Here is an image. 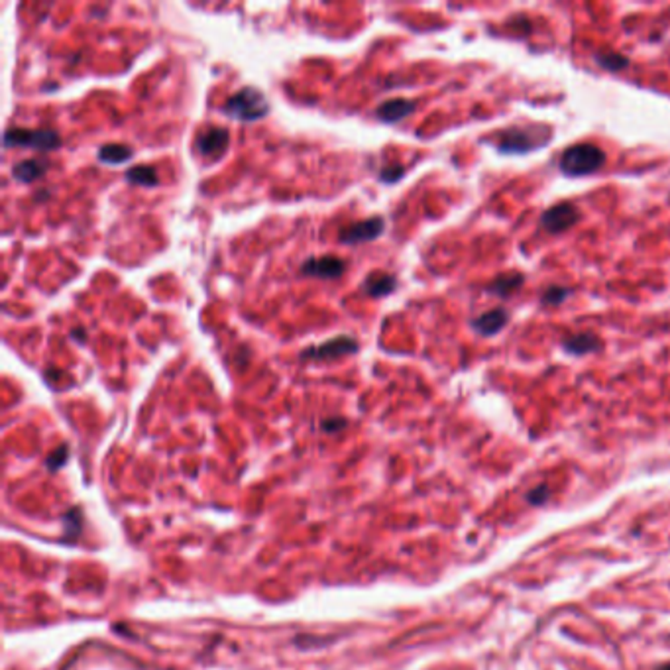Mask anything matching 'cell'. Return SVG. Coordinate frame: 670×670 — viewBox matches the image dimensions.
Segmentation results:
<instances>
[{
  "label": "cell",
  "instance_id": "obj_1",
  "mask_svg": "<svg viewBox=\"0 0 670 670\" xmlns=\"http://www.w3.org/2000/svg\"><path fill=\"white\" fill-rule=\"evenodd\" d=\"M606 164V154L594 144H576L561 156V169L564 175L584 177L596 174Z\"/></svg>",
  "mask_w": 670,
  "mask_h": 670
},
{
  "label": "cell",
  "instance_id": "obj_2",
  "mask_svg": "<svg viewBox=\"0 0 670 670\" xmlns=\"http://www.w3.org/2000/svg\"><path fill=\"white\" fill-rule=\"evenodd\" d=\"M269 110V102L264 93L256 87H244L232 95L224 105V112L231 118L241 122H256L262 120Z\"/></svg>",
  "mask_w": 670,
  "mask_h": 670
},
{
  "label": "cell",
  "instance_id": "obj_3",
  "mask_svg": "<svg viewBox=\"0 0 670 670\" xmlns=\"http://www.w3.org/2000/svg\"><path fill=\"white\" fill-rule=\"evenodd\" d=\"M549 138L551 128L541 124L527 128H507L497 136V150L502 154H527L547 144Z\"/></svg>",
  "mask_w": 670,
  "mask_h": 670
},
{
  "label": "cell",
  "instance_id": "obj_4",
  "mask_svg": "<svg viewBox=\"0 0 670 670\" xmlns=\"http://www.w3.org/2000/svg\"><path fill=\"white\" fill-rule=\"evenodd\" d=\"M5 146H22V147H33V150H58L61 146V136L58 130L52 128H38V130H26L13 127L5 132Z\"/></svg>",
  "mask_w": 670,
  "mask_h": 670
},
{
  "label": "cell",
  "instance_id": "obj_5",
  "mask_svg": "<svg viewBox=\"0 0 670 670\" xmlns=\"http://www.w3.org/2000/svg\"><path fill=\"white\" fill-rule=\"evenodd\" d=\"M580 209L576 207L572 203H561L554 204L549 211H544L541 217V226L549 234H559L572 229V226L580 221Z\"/></svg>",
  "mask_w": 670,
  "mask_h": 670
},
{
  "label": "cell",
  "instance_id": "obj_6",
  "mask_svg": "<svg viewBox=\"0 0 670 670\" xmlns=\"http://www.w3.org/2000/svg\"><path fill=\"white\" fill-rule=\"evenodd\" d=\"M358 352V340L354 336H336L319 346H311L301 352V358L313 360H336L340 356H348Z\"/></svg>",
  "mask_w": 670,
  "mask_h": 670
},
{
  "label": "cell",
  "instance_id": "obj_7",
  "mask_svg": "<svg viewBox=\"0 0 670 670\" xmlns=\"http://www.w3.org/2000/svg\"><path fill=\"white\" fill-rule=\"evenodd\" d=\"M385 231V222L382 217H372L368 221L352 222L344 229H340V242L344 244H360V242H370Z\"/></svg>",
  "mask_w": 670,
  "mask_h": 670
},
{
  "label": "cell",
  "instance_id": "obj_8",
  "mask_svg": "<svg viewBox=\"0 0 670 670\" xmlns=\"http://www.w3.org/2000/svg\"><path fill=\"white\" fill-rule=\"evenodd\" d=\"M229 142H231L229 130L211 127L201 132L197 138V150L203 157H207V160H219V157H222L224 152L229 150Z\"/></svg>",
  "mask_w": 670,
  "mask_h": 670
},
{
  "label": "cell",
  "instance_id": "obj_9",
  "mask_svg": "<svg viewBox=\"0 0 670 670\" xmlns=\"http://www.w3.org/2000/svg\"><path fill=\"white\" fill-rule=\"evenodd\" d=\"M346 264L343 258L338 256H323V258H309L301 266L303 276L319 278V279H338L344 274Z\"/></svg>",
  "mask_w": 670,
  "mask_h": 670
},
{
  "label": "cell",
  "instance_id": "obj_10",
  "mask_svg": "<svg viewBox=\"0 0 670 670\" xmlns=\"http://www.w3.org/2000/svg\"><path fill=\"white\" fill-rule=\"evenodd\" d=\"M415 109V102L413 100H407V99H392V100H385L382 102V105L378 107L376 115L382 122H388V124H395L403 120L405 117H409Z\"/></svg>",
  "mask_w": 670,
  "mask_h": 670
},
{
  "label": "cell",
  "instance_id": "obj_11",
  "mask_svg": "<svg viewBox=\"0 0 670 670\" xmlns=\"http://www.w3.org/2000/svg\"><path fill=\"white\" fill-rule=\"evenodd\" d=\"M509 316L505 309H492L480 315L478 319L472 323V326L478 331L482 336H494L495 333L502 331V328L507 325Z\"/></svg>",
  "mask_w": 670,
  "mask_h": 670
},
{
  "label": "cell",
  "instance_id": "obj_12",
  "mask_svg": "<svg viewBox=\"0 0 670 670\" xmlns=\"http://www.w3.org/2000/svg\"><path fill=\"white\" fill-rule=\"evenodd\" d=\"M562 348L571 354L582 356L588 352H598L601 348V340L594 333H578L562 340Z\"/></svg>",
  "mask_w": 670,
  "mask_h": 670
},
{
  "label": "cell",
  "instance_id": "obj_13",
  "mask_svg": "<svg viewBox=\"0 0 670 670\" xmlns=\"http://www.w3.org/2000/svg\"><path fill=\"white\" fill-rule=\"evenodd\" d=\"M45 169H48V162L40 160V157H30V160H22L13 167V175L20 184H32L45 174Z\"/></svg>",
  "mask_w": 670,
  "mask_h": 670
},
{
  "label": "cell",
  "instance_id": "obj_14",
  "mask_svg": "<svg viewBox=\"0 0 670 670\" xmlns=\"http://www.w3.org/2000/svg\"><path fill=\"white\" fill-rule=\"evenodd\" d=\"M395 278L392 274H383V271H376L370 274L364 281V293L370 297H385L395 289Z\"/></svg>",
  "mask_w": 670,
  "mask_h": 670
},
{
  "label": "cell",
  "instance_id": "obj_15",
  "mask_svg": "<svg viewBox=\"0 0 670 670\" xmlns=\"http://www.w3.org/2000/svg\"><path fill=\"white\" fill-rule=\"evenodd\" d=\"M132 156H134V150L127 144H105L99 147V160L102 164L120 165V164H127Z\"/></svg>",
  "mask_w": 670,
  "mask_h": 670
},
{
  "label": "cell",
  "instance_id": "obj_16",
  "mask_svg": "<svg viewBox=\"0 0 670 670\" xmlns=\"http://www.w3.org/2000/svg\"><path fill=\"white\" fill-rule=\"evenodd\" d=\"M521 286H524V276L517 274V271H509V274H502L492 281L490 291L502 295V297H507L509 293L517 291Z\"/></svg>",
  "mask_w": 670,
  "mask_h": 670
},
{
  "label": "cell",
  "instance_id": "obj_17",
  "mask_svg": "<svg viewBox=\"0 0 670 670\" xmlns=\"http://www.w3.org/2000/svg\"><path fill=\"white\" fill-rule=\"evenodd\" d=\"M127 181L132 185H142V187H156L157 185V174L156 169L150 165H136L127 169Z\"/></svg>",
  "mask_w": 670,
  "mask_h": 670
},
{
  "label": "cell",
  "instance_id": "obj_18",
  "mask_svg": "<svg viewBox=\"0 0 670 670\" xmlns=\"http://www.w3.org/2000/svg\"><path fill=\"white\" fill-rule=\"evenodd\" d=\"M596 61L606 67L608 71H619V70H626L629 60L626 58V55H619V53H611V52H606V53H598L596 55Z\"/></svg>",
  "mask_w": 670,
  "mask_h": 670
},
{
  "label": "cell",
  "instance_id": "obj_19",
  "mask_svg": "<svg viewBox=\"0 0 670 670\" xmlns=\"http://www.w3.org/2000/svg\"><path fill=\"white\" fill-rule=\"evenodd\" d=\"M572 291L569 288H561V286H551L543 291L541 295V301L544 305H561L566 301V297H569Z\"/></svg>",
  "mask_w": 670,
  "mask_h": 670
},
{
  "label": "cell",
  "instance_id": "obj_20",
  "mask_svg": "<svg viewBox=\"0 0 670 670\" xmlns=\"http://www.w3.org/2000/svg\"><path fill=\"white\" fill-rule=\"evenodd\" d=\"M403 175H405V167L401 164H390L380 172V179L383 181V184H395V181H400Z\"/></svg>",
  "mask_w": 670,
  "mask_h": 670
},
{
  "label": "cell",
  "instance_id": "obj_21",
  "mask_svg": "<svg viewBox=\"0 0 670 670\" xmlns=\"http://www.w3.org/2000/svg\"><path fill=\"white\" fill-rule=\"evenodd\" d=\"M67 452H70V450H67V447H60V448L55 450V452L52 454V457L48 458V467H50L52 470L60 468L61 464L67 460Z\"/></svg>",
  "mask_w": 670,
  "mask_h": 670
},
{
  "label": "cell",
  "instance_id": "obj_22",
  "mask_svg": "<svg viewBox=\"0 0 670 670\" xmlns=\"http://www.w3.org/2000/svg\"><path fill=\"white\" fill-rule=\"evenodd\" d=\"M346 427V421L344 419H325V421L321 423V429L325 430V433H336L338 429H344Z\"/></svg>",
  "mask_w": 670,
  "mask_h": 670
},
{
  "label": "cell",
  "instance_id": "obj_23",
  "mask_svg": "<svg viewBox=\"0 0 670 670\" xmlns=\"http://www.w3.org/2000/svg\"><path fill=\"white\" fill-rule=\"evenodd\" d=\"M71 336L75 338V340H81V343H85V333H83V328H75V331L71 333Z\"/></svg>",
  "mask_w": 670,
  "mask_h": 670
},
{
  "label": "cell",
  "instance_id": "obj_24",
  "mask_svg": "<svg viewBox=\"0 0 670 670\" xmlns=\"http://www.w3.org/2000/svg\"><path fill=\"white\" fill-rule=\"evenodd\" d=\"M658 670H670V663H668V665H665V666H661V668H658Z\"/></svg>",
  "mask_w": 670,
  "mask_h": 670
}]
</instances>
